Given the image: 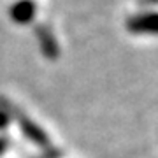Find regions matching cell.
<instances>
[{
	"label": "cell",
	"instance_id": "cell-6",
	"mask_svg": "<svg viewBox=\"0 0 158 158\" xmlns=\"http://www.w3.org/2000/svg\"><path fill=\"white\" fill-rule=\"evenodd\" d=\"M62 156V153L56 151V149H53V148H46L44 149V158H60Z\"/></svg>",
	"mask_w": 158,
	"mask_h": 158
},
{
	"label": "cell",
	"instance_id": "cell-8",
	"mask_svg": "<svg viewBox=\"0 0 158 158\" xmlns=\"http://www.w3.org/2000/svg\"><path fill=\"white\" fill-rule=\"evenodd\" d=\"M139 4H144V6H156L158 0H139Z\"/></svg>",
	"mask_w": 158,
	"mask_h": 158
},
{
	"label": "cell",
	"instance_id": "cell-4",
	"mask_svg": "<svg viewBox=\"0 0 158 158\" xmlns=\"http://www.w3.org/2000/svg\"><path fill=\"white\" fill-rule=\"evenodd\" d=\"M35 12H37L35 0H18L9 9V16L18 25H28L34 21Z\"/></svg>",
	"mask_w": 158,
	"mask_h": 158
},
{
	"label": "cell",
	"instance_id": "cell-7",
	"mask_svg": "<svg viewBox=\"0 0 158 158\" xmlns=\"http://www.w3.org/2000/svg\"><path fill=\"white\" fill-rule=\"evenodd\" d=\"M7 146H9V141H7L6 137H0V155H2V153H6Z\"/></svg>",
	"mask_w": 158,
	"mask_h": 158
},
{
	"label": "cell",
	"instance_id": "cell-3",
	"mask_svg": "<svg viewBox=\"0 0 158 158\" xmlns=\"http://www.w3.org/2000/svg\"><path fill=\"white\" fill-rule=\"evenodd\" d=\"M35 35H37V40H39L40 51L46 58L49 60H55V58L60 56V46H58L55 35L51 32L49 27L46 25H37L35 27Z\"/></svg>",
	"mask_w": 158,
	"mask_h": 158
},
{
	"label": "cell",
	"instance_id": "cell-2",
	"mask_svg": "<svg viewBox=\"0 0 158 158\" xmlns=\"http://www.w3.org/2000/svg\"><path fill=\"white\" fill-rule=\"evenodd\" d=\"M125 27L132 34H155L158 35V11L139 12L134 16H128L125 21Z\"/></svg>",
	"mask_w": 158,
	"mask_h": 158
},
{
	"label": "cell",
	"instance_id": "cell-5",
	"mask_svg": "<svg viewBox=\"0 0 158 158\" xmlns=\"http://www.w3.org/2000/svg\"><path fill=\"white\" fill-rule=\"evenodd\" d=\"M9 123H11V116H9L6 111H2V109H0V130L7 128Z\"/></svg>",
	"mask_w": 158,
	"mask_h": 158
},
{
	"label": "cell",
	"instance_id": "cell-1",
	"mask_svg": "<svg viewBox=\"0 0 158 158\" xmlns=\"http://www.w3.org/2000/svg\"><path fill=\"white\" fill-rule=\"evenodd\" d=\"M0 109L6 111L11 118H16V121L19 123V127H21V130H23V134L28 137L32 142H35L37 146L44 148V149L49 148V137H48V134H46L44 130L40 128L39 125H35L30 118H27L19 109L12 106L11 102H7L6 98H2V97H0Z\"/></svg>",
	"mask_w": 158,
	"mask_h": 158
}]
</instances>
